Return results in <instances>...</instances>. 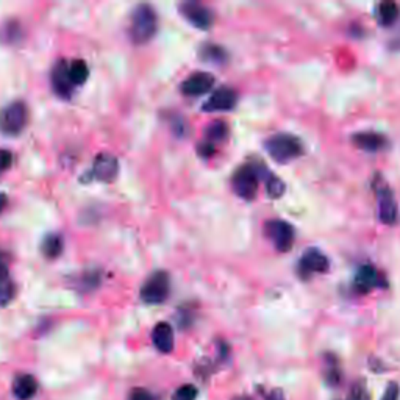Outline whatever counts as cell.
<instances>
[{"label":"cell","instance_id":"18","mask_svg":"<svg viewBox=\"0 0 400 400\" xmlns=\"http://www.w3.org/2000/svg\"><path fill=\"white\" fill-rule=\"evenodd\" d=\"M63 248H64V243H63V238L59 237V235H47L41 244L42 255L49 260L58 258V256L62 255Z\"/></svg>","mask_w":400,"mask_h":400},{"label":"cell","instance_id":"28","mask_svg":"<svg viewBox=\"0 0 400 400\" xmlns=\"http://www.w3.org/2000/svg\"><path fill=\"white\" fill-rule=\"evenodd\" d=\"M129 400H157V399L153 397L152 392L144 390V388H135V390L130 392Z\"/></svg>","mask_w":400,"mask_h":400},{"label":"cell","instance_id":"23","mask_svg":"<svg viewBox=\"0 0 400 400\" xmlns=\"http://www.w3.org/2000/svg\"><path fill=\"white\" fill-rule=\"evenodd\" d=\"M325 380H327L328 385H332V386L339 385V382H341V372H339L338 363H336L335 358H328V361H327Z\"/></svg>","mask_w":400,"mask_h":400},{"label":"cell","instance_id":"24","mask_svg":"<svg viewBox=\"0 0 400 400\" xmlns=\"http://www.w3.org/2000/svg\"><path fill=\"white\" fill-rule=\"evenodd\" d=\"M267 196L272 197V199H278L284 194V183L278 177H269L266 185Z\"/></svg>","mask_w":400,"mask_h":400},{"label":"cell","instance_id":"11","mask_svg":"<svg viewBox=\"0 0 400 400\" xmlns=\"http://www.w3.org/2000/svg\"><path fill=\"white\" fill-rule=\"evenodd\" d=\"M237 101V92L232 88L224 86L213 92L211 97L208 98V102L204 105V109H206V111H228V109L235 108Z\"/></svg>","mask_w":400,"mask_h":400},{"label":"cell","instance_id":"3","mask_svg":"<svg viewBox=\"0 0 400 400\" xmlns=\"http://www.w3.org/2000/svg\"><path fill=\"white\" fill-rule=\"evenodd\" d=\"M29 122V109L24 102H13L0 111V131L8 136H18Z\"/></svg>","mask_w":400,"mask_h":400},{"label":"cell","instance_id":"14","mask_svg":"<svg viewBox=\"0 0 400 400\" xmlns=\"http://www.w3.org/2000/svg\"><path fill=\"white\" fill-rule=\"evenodd\" d=\"M152 341L161 354H169L174 349V332L168 322H160L152 333Z\"/></svg>","mask_w":400,"mask_h":400},{"label":"cell","instance_id":"29","mask_svg":"<svg viewBox=\"0 0 400 400\" xmlns=\"http://www.w3.org/2000/svg\"><path fill=\"white\" fill-rule=\"evenodd\" d=\"M11 163H13V155H11V152L0 149V174L10 169Z\"/></svg>","mask_w":400,"mask_h":400},{"label":"cell","instance_id":"8","mask_svg":"<svg viewBox=\"0 0 400 400\" xmlns=\"http://www.w3.org/2000/svg\"><path fill=\"white\" fill-rule=\"evenodd\" d=\"M119 174V161L111 153H101L92 163V177L101 182H113Z\"/></svg>","mask_w":400,"mask_h":400},{"label":"cell","instance_id":"20","mask_svg":"<svg viewBox=\"0 0 400 400\" xmlns=\"http://www.w3.org/2000/svg\"><path fill=\"white\" fill-rule=\"evenodd\" d=\"M88 75H90V69H88V64L85 62L75 59V62L69 63V77L74 86L83 85L88 80Z\"/></svg>","mask_w":400,"mask_h":400},{"label":"cell","instance_id":"21","mask_svg":"<svg viewBox=\"0 0 400 400\" xmlns=\"http://www.w3.org/2000/svg\"><path fill=\"white\" fill-rule=\"evenodd\" d=\"M16 294L14 283L11 282L7 272L0 274V306L8 305Z\"/></svg>","mask_w":400,"mask_h":400},{"label":"cell","instance_id":"33","mask_svg":"<svg viewBox=\"0 0 400 400\" xmlns=\"http://www.w3.org/2000/svg\"><path fill=\"white\" fill-rule=\"evenodd\" d=\"M7 202H8V199H7V196H5L3 193H0V211L3 210L5 206H7Z\"/></svg>","mask_w":400,"mask_h":400},{"label":"cell","instance_id":"32","mask_svg":"<svg viewBox=\"0 0 400 400\" xmlns=\"http://www.w3.org/2000/svg\"><path fill=\"white\" fill-rule=\"evenodd\" d=\"M266 400H284V396L280 390H276V391H272L269 396H267Z\"/></svg>","mask_w":400,"mask_h":400},{"label":"cell","instance_id":"15","mask_svg":"<svg viewBox=\"0 0 400 400\" xmlns=\"http://www.w3.org/2000/svg\"><path fill=\"white\" fill-rule=\"evenodd\" d=\"M38 391V382L30 374H21L13 382V394L19 400H30Z\"/></svg>","mask_w":400,"mask_h":400},{"label":"cell","instance_id":"2","mask_svg":"<svg viewBox=\"0 0 400 400\" xmlns=\"http://www.w3.org/2000/svg\"><path fill=\"white\" fill-rule=\"evenodd\" d=\"M266 152L269 153L272 160L278 163L291 161L297 158L302 153V144L300 141L293 135L288 133H278L271 136L266 141Z\"/></svg>","mask_w":400,"mask_h":400},{"label":"cell","instance_id":"25","mask_svg":"<svg viewBox=\"0 0 400 400\" xmlns=\"http://www.w3.org/2000/svg\"><path fill=\"white\" fill-rule=\"evenodd\" d=\"M202 58L206 59V62H213V63H221L226 55H224L222 49H219L216 46H205L202 49Z\"/></svg>","mask_w":400,"mask_h":400},{"label":"cell","instance_id":"35","mask_svg":"<svg viewBox=\"0 0 400 400\" xmlns=\"http://www.w3.org/2000/svg\"><path fill=\"white\" fill-rule=\"evenodd\" d=\"M233 400H252V399L248 396H239V397H235Z\"/></svg>","mask_w":400,"mask_h":400},{"label":"cell","instance_id":"26","mask_svg":"<svg viewBox=\"0 0 400 400\" xmlns=\"http://www.w3.org/2000/svg\"><path fill=\"white\" fill-rule=\"evenodd\" d=\"M197 399V388L194 385H183L175 391L172 400H196Z\"/></svg>","mask_w":400,"mask_h":400},{"label":"cell","instance_id":"12","mask_svg":"<svg viewBox=\"0 0 400 400\" xmlns=\"http://www.w3.org/2000/svg\"><path fill=\"white\" fill-rule=\"evenodd\" d=\"M51 79H52L53 91L57 92L59 97H63V98L70 97L75 86L72 81H70V77H69V63L59 62L55 64Z\"/></svg>","mask_w":400,"mask_h":400},{"label":"cell","instance_id":"16","mask_svg":"<svg viewBox=\"0 0 400 400\" xmlns=\"http://www.w3.org/2000/svg\"><path fill=\"white\" fill-rule=\"evenodd\" d=\"M379 280V274H377L375 267L366 265L360 267L357 272V277H355V288L358 289L360 293H368L377 284Z\"/></svg>","mask_w":400,"mask_h":400},{"label":"cell","instance_id":"19","mask_svg":"<svg viewBox=\"0 0 400 400\" xmlns=\"http://www.w3.org/2000/svg\"><path fill=\"white\" fill-rule=\"evenodd\" d=\"M400 16V8L396 2H391V0H386V2H382L377 8V18H379L380 24L383 25H391L399 19Z\"/></svg>","mask_w":400,"mask_h":400},{"label":"cell","instance_id":"13","mask_svg":"<svg viewBox=\"0 0 400 400\" xmlns=\"http://www.w3.org/2000/svg\"><path fill=\"white\" fill-rule=\"evenodd\" d=\"M300 271L304 276L313 272H325L328 271L327 256L317 249H308L300 258Z\"/></svg>","mask_w":400,"mask_h":400},{"label":"cell","instance_id":"31","mask_svg":"<svg viewBox=\"0 0 400 400\" xmlns=\"http://www.w3.org/2000/svg\"><path fill=\"white\" fill-rule=\"evenodd\" d=\"M199 153L204 157H210V155H213V153H215V146H213L211 142L205 141L204 144L199 146Z\"/></svg>","mask_w":400,"mask_h":400},{"label":"cell","instance_id":"9","mask_svg":"<svg viewBox=\"0 0 400 400\" xmlns=\"http://www.w3.org/2000/svg\"><path fill=\"white\" fill-rule=\"evenodd\" d=\"M215 83H216V80L211 74L194 72L183 81L182 86H180V90H182L185 96L197 97V96H204L208 91H211V88L215 86Z\"/></svg>","mask_w":400,"mask_h":400},{"label":"cell","instance_id":"34","mask_svg":"<svg viewBox=\"0 0 400 400\" xmlns=\"http://www.w3.org/2000/svg\"><path fill=\"white\" fill-rule=\"evenodd\" d=\"M2 272H7V267H5L3 261H2V256H0V274H2Z\"/></svg>","mask_w":400,"mask_h":400},{"label":"cell","instance_id":"6","mask_svg":"<svg viewBox=\"0 0 400 400\" xmlns=\"http://www.w3.org/2000/svg\"><path fill=\"white\" fill-rule=\"evenodd\" d=\"M266 237L278 252H288L294 244V228L284 221H269L265 227Z\"/></svg>","mask_w":400,"mask_h":400},{"label":"cell","instance_id":"27","mask_svg":"<svg viewBox=\"0 0 400 400\" xmlns=\"http://www.w3.org/2000/svg\"><path fill=\"white\" fill-rule=\"evenodd\" d=\"M347 400H369L368 390H366L364 383H357V385H354Z\"/></svg>","mask_w":400,"mask_h":400},{"label":"cell","instance_id":"1","mask_svg":"<svg viewBox=\"0 0 400 400\" xmlns=\"http://www.w3.org/2000/svg\"><path fill=\"white\" fill-rule=\"evenodd\" d=\"M157 31V13L150 5H138L131 13L130 36L136 44L150 41Z\"/></svg>","mask_w":400,"mask_h":400},{"label":"cell","instance_id":"5","mask_svg":"<svg viewBox=\"0 0 400 400\" xmlns=\"http://www.w3.org/2000/svg\"><path fill=\"white\" fill-rule=\"evenodd\" d=\"M233 191L241 199L252 200L258 193V172L252 166L239 168L232 180Z\"/></svg>","mask_w":400,"mask_h":400},{"label":"cell","instance_id":"30","mask_svg":"<svg viewBox=\"0 0 400 400\" xmlns=\"http://www.w3.org/2000/svg\"><path fill=\"white\" fill-rule=\"evenodd\" d=\"M399 399V386L397 383H390L386 388L385 394H383L382 400H397Z\"/></svg>","mask_w":400,"mask_h":400},{"label":"cell","instance_id":"17","mask_svg":"<svg viewBox=\"0 0 400 400\" xmlns=\"http://www.w3.org/2000/svg\"><path fill=\"white\" fill-rule=\"evenodd\" d=\"M354 142L360 149H364L368 152H377L386 146L385 138L377 133H358L354 136Z\"/></svg>","mask_w":400,"mask_h":400},{"label":"cell","instance_id":"22","mask_svg":"<svg viewBox=\"0 0 400 400\" xmlns=\"http://www.w3.org/2000/svg\"><path fill=\"white\" fill-rule=\"evenodd\" d=\"M228 135V127L224 120H215L210 127L206 129V141L208 142H219L224 141Z\"/></svg>","mask_w":400,"mask_h":400},{"label":"cell","instance_id":"4","mask_svg":"<svg viewBox=\"0 0 400 400\" xmlns=\"http://www.w3.org/2000/svg\"><path fill=\"white\" fill-rule=\"evenodd\" d=\"M169 295V276L164 271L153 272L141 288L142 302L155 305L163 304Z\"/></svg>","mask_w":400,"mask_h":400},{"label":"cell","instance_id":"10","mask_svg":"<svg viewBox=\"0 0 400 400\" xmlns=\"http://www.w3.org/2000/svg\"><path fill=\"white\" fill-rule=\"evenodd\" d=\"M377 197H379V215L380 221L386 226H394L397 222L399 210L396 199L391 193V189L388 186H382L377 188Z\"/></svg>","mask_w":400,"mask_h":400},{"label":"cell","instance_id":"7","mask_svg":"<svg viewBox=\"0 0 400 400\" xmlns=\"http://www.w3.org/2000/svg\"><path fill=\"white\" fill-rule=\"evenodd\" d=\"M180 14L189 22L191 25H194L196 29L208 30L215 21L211 10L206 8L205 5L199 2H185L180 5Z\"/></svg>","mask_w":400,"mask_h":400}]
</instances>
